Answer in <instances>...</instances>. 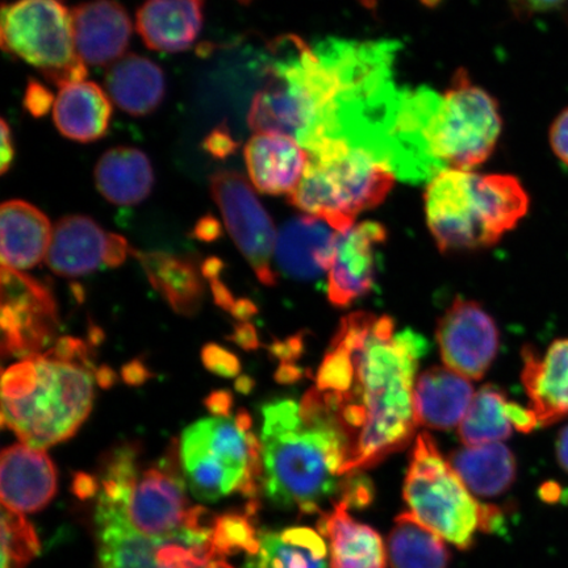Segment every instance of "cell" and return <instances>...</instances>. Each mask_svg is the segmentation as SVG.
Listing matches in <instances>:
<instances>
[{
    "instance_id": "1",
    "label": "cell",
    "mask_w": 568,
    "mask_h": 568,
    "mask_svg": "<svg viewBox=\"0 0 568 568\" xmlns=\"http://www.w3.org/2000/svg\"><path fill=\"white\" fill-rule=\"evenodd\" d=\"M428 341L393 317L354 312L341 320L316 375V393L343 433L346 474L407 447L416 429L414 393Z\"/></svg>"
},
{
    "instance_id": "2",
    "label": "cell",
    "mask_w": 568,
    "mask_h": 568,
    "mask_svg": "<svg viewBox=\"0 0 568 568\" xmlns=\"http://www.w3.org/2000/svg\"><path fill=\"white\" fill-rule=\"evenodd\" d=\"M262 491L275 507L324 514L347 477V443L315 388L301 404L276 400L262 408Z\"/></svg>"
},
{
    "instance_id": "3",
    "label": "cell",
    "mask_w": 568,
    "mask_h": 568,
    "mask_svg": "<svg viewBox=\"0 0 568 568\" xmlns=\"http://www.w3.org/2000/svg\"><path fill=\"white\" fill-rule=\"evenodd\" d=\"M94 402L88 366L47 353L10 366L2 378V425L21 444L44 450L73 437Z\"/></svg>"
},
{
    "instance_id": "4",
    "label": "cell",
    "mask_w": 568,
    "mask_h": 568,
    "mask_svg": "<svg viewBox=\"0 0 568 568\" xmlns=\"http://www.w3.org/2000/svg\"><path fill=\"white\" fill-rule=\"evenodd\" d=\"M426 222L439 251L494 245L527 216L530 199L518 178L443 169L425 190Z\"/></svg>"
},
{
    "instance_id": "5",
    "label": "cell",
    "mask_w": 568,
    "mask_h": 568,
    "mask_svg": "<svg viewBox=\"0 0 568 568\" xmlns=\"http://www.w3.org/2000/svg\"><path fill=\"white\" fill-rule=\"evenodd\" d=\"M407 120L418 151L436 173L485 163L503 128L496 99L474 84L465 69L456 71L443 95L426 89L410 92Z\"/></svg>"
},
{
    "instance_id": "6",
    "label": "cell",
    "mask_w": 568,
    "mask_h": 568,
    "mask_svg": "<svg viewBox=\"0 0 568 568\" xmlns=\"http://www.w3.org/2000/svg\"><path fill=\"white\" fill-rule=\"evenodd\" d=\"M181 450L172 447L161 464L141 470L138 446H118L102 465L99 496L116 506L133 529L151 538H170L204 527L213 518L191 507L181 475Z\"/></svg>"
},
{
    "instance_id": "7",
    "label": "cell",
    "mask_w": 568,
    "mask_h": 568,
    "mask_svg": "<svg viewBox=\"0 0 568 568\" xmlns=\"http://www.w3.org/2000/svg\"><path fill=\"white\" fill-rule=\"evenodd\" d=\"M308 154L288 202L336 232L351 230L361 212L379 205L394 187L396 174L388 163L346 140L325 139Z\"/></svg>"
},
{
    "instance_id": "8",
    "label": "cell",
    "mask_w": 568,
    "mask_h": 568,
    "mask_svg": "<svg viewBox=\"0 0 568 568\" xmlns=\"http://www.w3.org/2000/svg\"><path fill=\"white\" fill-rule=\"evenodd\" d=\"M184 480L195 499L215 503L233 494L257 497L262 447L246 410L234 418L209 417L190 425L181 439Z\"/></svg>"
},
{
    "instance_id": "9",
    "label": "cell",
    "mask_w": 568,
    "mask_h": 568,
    "mask_svg": "<svg viewBox=\"0 0 568 568\" xmlns=\"http://www.w3.org/2000/svg\"><path fill=\"white\" fill-rule=\"evenodd\" d=\"M409 513L459 550L470 549L480 530L483 504L474 499L428 433L418 435L403 487Z\"/></svg>"
},
{
    "instance_id": "10",
    "label": "cell",
    "mask_w": 568,
    "mask_h": 568,
    "mask_svg": "<svg viewBox=\"0 0 568 568\" xmlns=\"http://www.w3.org/2000/svg\"><path fill=\"white\" fill-rule=\"evenodd\" d=\"M0 38L4 52L40 70L60 89L88 77V65L77 53L71 12L60 0L4 3Z\"/></svg>"
},
{
    "instance_id": "11",
    "label": "cell",
    "mask_w": 568,
    "mask_h": 568,
    "mask_svg": "<svg viewBox=\"0 0 568 568\" xmlns=\"http://www.w3.org/2000/svg\"><path fill=\"white\" fill-rule=\"evenodd\" d=\"M216 520V517H215ZM191 528L170 538L133 529L116 506L98 497L95 523L99 568H202L215 558L213 527Z\"/></svg>"
},
{
    "instance_id": "12",
    "label": "cell",
    "mask_w": 568,
    "mask_h": 568,
    "mask_svg": "<svg viewBox=\"0 0 568 568\" xmlns=\"http://www.w3.org/2000/svg\"><path fill=\"white\" fill-rule=\"evenodd\" d=\"M210 183L213 201L222 211L234 244L257 278L266 286H275L276 274L272 262L278 234L251 184L243 174L233 170H220L211 176Z\"/></svg>"
},
{
    "instance_id": "13",
    "label": "cell",
    "mask_w": 568,
    "mask_h": 568,
    "mask_svg": "<svg viewBox=\"0 0 568 568\" xmlns=\"http://www.w3.org/2000/svg\"><path fill=\"white\" fill-rule=\"evenodd\" d=\"M57 305L44 284L2 266V354L19 358L41 355L57 332Z\"/></svg>"
},
{
    "instance_id": "14",
    "label": "cell",
    "mask_w": 568,
    "mask_h": 568,
    "mask_svg": "<svg viewBox=\"0 0 568 568\" xmlns=\"http://www.w3.org/2000/svg\"><path fill=\"white\" fill-rule=\"evenodd\" d=\"M437 341L447 368L479 381L499 351V331L478 303L460 300L450 305L437 326Z\"/></svg>"
},
{
    "instance_id": "15",
    "label": "cell",
    "mask_w": 568,
    "mask_h": 568,
    "mask_svg": "<svg viewBox=\"0 0 568 568\" xmlns=\"http://www.w3.org/2000/svg\"><path fill=\"white\" fill-rule=\"evenodd\" d=\"M131 252L124 237L105 232L88 216L71 215L54 225L47 264L57 275L73 278L123 265Z\"/></svg>"
},
{
    "instance_id": "16",
    "label": "cell",
    "mask_w": 568,
    "mask_h": 568,
    "mask_svg": "<svg viewBox=\"0 0 568 568\" xmlns=\"http://www.w3.org/2000/svg\"><path fill=\"white\" fill-rule=\"evenodd\" d=\"M387 231L375 222L353 225L338 232L328 270V297L337 307H346L371 293L375 281L376 253Z\"/></svg>"
},
{
    "instance_id": "17",
    "label": "cell",
    "mask_w": 568,
    "mask_h": 568,
    "mask_svg": "<svg viewBox=\"0 0 568 568\" xmlns=\"http://www.w3.org/2000/svg\"><path fill=\"white\" fill-rule=\"evenodd\" d=\"M0 487L3 508L20 515L39 513L59 487L53 460L44 450L21 443L7 447L0 460Z\"/></svg>"
},
{
    "instance_id": "18",
    "label": "cell",
    "mask_w": 568,
    "mask_h": 568,
    "mask_svg": "<svg viewBox=\"0 0 568 568\" xmlns=\"http://www.w3.org/2000/svg\"><path fill=\"white\" fill-rule=\"evenodd\" d=\"M71 19L77 53L87 65L106 67L123 59L132 38V23L118 0L78 4Z\"/></svg>"
},
{
    "instance_id": "19",
    "label": "cell",
    "mask_w": 568,
    "mask_h": 568,
    "mask_svg": "<svg viewBox=\"0 0 568 568\" xmlns=\"http://www.w3.org/2000/svg\"><path fill=\"white\" fill-rule=\"evenodd\" d=\"M521 381L539 426L568 416V337L559 338L542 355L531 347L523 351Z\"/></svg>"
},
{
    "instance_id": "20",
    "label": "cell",
    "mask_w": 568,
    "mask_h": 568,
    "mask_svg": "<svg viewBox=\"0 0 568 568\" xmlns=\"http://www.w3.org/2000/svg\"><path fill=\"white\" fill-rule=\"evenodd\" d=\"M244 155L254 187L267 195L293 193L310 160L300 142L280 133H255Z\"/></svg>"
},
{
    "instance_id": "21",
    "label": "cell",
    "mask_w": 568,
    "mask_h": 568,
    "mask_svg": "<svg viewBox=\"0 0 568 568\" xmlns=\"http://www.w3.org/2000/svg\"><path fill=\"white\" fill-rule=\"evenodd\" d=\"M337 233L316 217H295L276 237L275 261L283 274L296 281H312L328 273Z\"/></svg>"
},
{
    "instance_id": "22",
    "label": "cell",
    "mask_w": 568,
    "mask_h": 568,
    "mask_svg": "<svg viewBox=\"0 0 568 568\" xmlns=\"http://www.w3.org/2000/svg\"><path fill=\"white\" fill-rule=\"evenodd\" d=\"M205 0H146L138 11L136 28L152 51H189L201 34Z\"/></svg>"
},
{
    "instance_id": "23",
    "label": "cell",
    "mask_w": 568,
    "mask_h": 568,
    "mask_svg": "<svg viewBox=\"0 0 568 568\" xmlns=\"http://www.w3.org/2000/svg\"><path fill=\"white\" fill-rule=\"evenodd\" d=\"M317 529L328 541L331 568H387L388 554L379 532L355 521L344 504L325 510Z\"/></svg>"
},
{
    "instance_id": "24",
    "label": "cell",
    "mask_w": 568,
    "mask_h": 568,
    "mask_svg": "<svg viewBox=\"0 0 568 568\" xmlns=\"http://www.w3.org/2000/svg\"><path fill=\"white\" fill-rule=\"evenodd\" d=\"M473 399L474 388L465 376L447 367H432L415 385L416 424L449 430L464 420Z\"/></svg>"
},
{
    "instance_id": "25",
    "label": "cell",
    "mask_w": 568,
    "mask_h": 568,
    "mask_svg": "<svg viewBox=\"0 0 568 568\" xmlns=\"http://www.w3.org/2000/svg\"><path fill=\"white\" fill-rule=\"evenodd\" d=\"M0 234L2 266L21 272L47 257L53 231L38 207L24 201H9L0 209Z\"/></svg>"
},
{
    "instance_id": "26",
    "label": "cell",
    "mask_w": 568,
    "mask_h": 568,
    "mask_svg": "<svg viewBox=\"0 0 568 568\" xmlns=\"http://www.w3.org/2000/svg\"><path fill=\"white\" fill-rule=\"evenodd\" d=\"M112 105L94 82H77L60 89L53 106V120L62 136L78 142L101 140L109 131Z\"/></svg>"
},
{
    "instance_id": "27",
    "label": "cell",
    "mask_w": 568,
    "mask_h": 568,
    "mask_svg": "<svg viewBox=\"0 0 568 568\" xmlns=\"http://www.w3.org/2000/svg\"><path fill=\"white\" fill-rule=\"evenodd\" d=\"M105 89L120 110L132 116H146L165 98V74L145 57L126 54L106 71Z\"/></svg>"
},
{
    "instance_id": "28",
    "label": "cell",
    "mask_w": 568,
    "mask_h": 568,
    "mask_svg": "<svg viewBox=\"0 0 568 568\" xmlns=\"http://www.w3.org/2000/svg\"><path fill=\"white\" fill-rule=\"evenodd\" d=\"M95 183L99 193L113 204L144 202L154 183L151 160L136 148H112L97 163Z\"/></svg>"
},
{
    "instance_id": "29",
    "label": "cell",
    "mask_w": 568,
    "mask_h": 568,
    "mask_svg": "<svg viewBox=\"0 0 568 568\" xmlns=\"http://www.w3.org/2000/svg\"><path fill=\"white\" fill-rule=\"evenodd\" d=\"M328 545L318 531L291 527L260 532V548L244 568H328Z\"/></svg>"
},
{
    "instance_id": "30",
    "label": "cell",
    "mask_w": 568,
    "mask_h": 568,
    "mask_svg": "<svg viewBox=\"0 0 568 568\" xmlns=\"http://www.w3.org/2000/svg\"><path fill=\"white\" fill-rule=\"evenodd\" d=\"M132 253L140 260L152 286L176 314H196L203 301L204 284L203 274L193 262L168 253Z\"/></svg>"
},
{
    "instance_id": "31",
    "label": "cell",
    "mask_w": 568,
    "mask_h": 568,
    "mask_svg": "<svg viewBox=\"0 0 568 568\" xmlns=\"http://www.w3.org/2000/svg\"><path fill=\"white\" fill-rule=\"evenodd\" d=\"M527 417V408L509 402L503 390L488 385L474 396L470 408L459 424V437L466 446L504 442Z\"/></svg>"
},
{
    "instance_id": "32",
    "label": "cell",
    "mask_w": 568,
    "mask_h": 568,
    "mask_svg": "<svg viewBox=\"0 0 568 568\" xmlns=\"http://www.w3.org/2000/svg\"><path fill=\"white\" fill-rule=\"evenodd\" d=\"M454 470L475 495L495 497L507 493L516 480V458L500 443L466 446L450 458Z\"/></svg>"
},
{
    "instance_id": "33",
    "label": "cell",
    "mask_w": 568,
    "mask_h": 568,
    "mask_svg": "<svg viewBox=\"0 0 568 568\" xmlns=\"http://www.w3.org/2000/svg\"><path fill=\"white\" fill-rule=\"evenodd\" d=\"M445 542L414 515L404 513L395 518L388 536L390 568H447L450 551Z\"/></svg>"
},
{
    "instance_id": "34",
    "label": "cell",
    "mask_w": 568,
    "mask_h": 568,
    "mask_svg": "<svg viewBox=\"0 0 568 568\" xmlns=\"http://www.w3.org/2000/svg\"><path fill=\"white\" fill-rule=\"evenodd\" d=\"M253 513L229 514L216 517L213 527V551L215 558L245 551L253 556L260 548V532H255L251 516Z\"/></svg>"
},
{
    "instance_id": "35",
    "label": "cell",
    "mask_w": 568,
    "mask_h": 568,
    "mask_svg": "<svg viewBox=\"0 0 568 568\" xmlns=\"http://www.w3.org/2000/svg\"><path fill=\"white\" fill-rule=\"evenodd\" d=\"M3 568H21L38 554L40 545L23 515L3 508Z\"/></svg>"
},
{
    "instance_id": "36",
    "label": "cell",
    "mask_w": 568,
    "mask_h": 568,
    "mask_svg": "<svg viewBox=\"0 0 568 568\" xmlns=\"http://www.w3.org/2000/svg\"><path fill=\"white\" fill-rule=\"evenodd\" d=\"M374 486L371 479L362 471L347 474L337 503L344 504L347 509H365L374 500Z\"/></svg>"
},
{
    "instance_id": "37",
    "label": "cell",
    "mask_w": 568,
    "mask_h": 568,
    "mask_svg": "<svg viewBox=\"0 0 568 568\" xmlns=\"http://www.w3.org/2000/svg\"><path fill=\"white\" fill-rule=\"evenodd\" d=\"M202 361L211 373L224 376V378H234L241 372V364L236 355L216 344L203 347Z\"/></svg>"
},
{
    "instance_id": "38",
    "label": "cell",
    "mask_w": 568,
    "mask_h": 568,
    "mask_svg": "<svg viewBox=\"0 0 568 568\" xmlns=\"http://www.w3.org/2000/svg\"><path fill=\"white\" fill-rule=\"evenodd\" d=\"M240 144L225 124L213 128L207 138L203 141V149L211 158L225 160L236 153Z\"/></svg>"
},
{
    "instance_id": "39",
    "label": "cell",
    "mask_w": 568,
    "mask_h": 568,
    "mask_svg": "<svg viewBox=\"0 0 568 568\" xmlns=\"http://www.w3.org/2000/svg\"><path fill=\"white\" fill-rule=\"evenodd\" d=\"M507 3L517 19L529 20L564 10L568 0H507Z\"/></svg>"
},
{
    "instance_id": "40",
    "label": "cell",
    "mask_w": 568,
    "mask_h": 568,
    "mask_svg": "<svg viewBox=\"0 0 568 568\" xmlns=\"http://www.w3.org/2000/svg\"><path fill=\"white\" fill-rule=\"evenodd\" d=\"M24 106L34 118L45 116L54 106L55 99L52 91L41 84L39 81H28L24 95Z\"/></svg>"
},
{
    "instance_id": "41",
    "label": "cell",
    "mask_w": 568,
    "mask_h": 568,
    "mask_svg": "<svg viewBox=\"0 0 568 568\" xmlns=\"http://www.w3.org/2000/svg\"><path fill=\"white\" fill-rule=\"evenodd\" d=\"M549 144L554 155L568 168V106L554 119L549 130Z\"/></svg>"
},
{
    "instance_id": "42",
    "label": "cell",
    "mask_w": 568,
    "mask_h": 568,
    "mask_svg": "<svg viewBox=\"0 0 568 568\" xmlns=\"http://www.w3.org/2000/svg\"><path fill=\"white\" fill-rule=\"evenodd\" d=\"M205 407L215 416L230 417L233 407L232 394L229 390H215L205 399Z\"/></svg>"
},
{
    "instance_id": "43",
    "label": "cell",
    "mask_w": 568,
    "mask_h": 568,
    "mask_svg": "<svg viewBox=\"0 0 568 568\" xmlns=\"http://www.w3.org/2000/svg\"><path fill=\"white\" fill-rule=\"evenodd\" d=\"M16 159V146H13L12 133L6 120H2V149H0V173L9 172Z\"/></svg>"
},
{
    "instance_id": "44",
    "label": "cell",
    "mask_w": 568,
    "mask_h": 568,
    "mask_svg": "<svg viewBox=\"0 0 568 568\" xmlns=\"http://www.w3.org/2000/svg\"><path fill=\"white\" fill-rule=\"evenodd\" d=\"M232 341L241 347H244L245 351H254L260 346L257 332H255L254 326L247 322L241 323L234 328Z\"/></svg>"
},
{
    "instance_id": "45",
    "label": "cell",
    "mask_w": 568,
    "mask_h": 568,
    "mask_svg": "<svg viewBox=\"0 0 568 568\" xmlns=\"http://www.w3.org/2000/svg\"><path fill=\"white\" fill-rule=\"evenodd\" d=\"M194 234L196 239L205 241V243H212V241L217 240L220 234H222V225H220L215 217L210 215L204 216L199 220Z\"/></svg>"
},
{
    "instance_id": "46",
    "label": "cell",
    "mask_w": 568,
    "mask_h": 568,
    "mask_svg": "<svg viewBox=\"0 0 568 568\" xmlns=\"http://www.w3.org/2000/svg\"><path fill=\"white\" fill-rule=\"evenodd\" d=\"M149 378L148 368L140 361H132L123 368V379L128 385L140 386Z\"/></svg>"
},
{
    "instance_id": "47",
    "label": "cell",
    "mask_w": 568,
    "mask_h": 568,
    "mask_svg": "<svg viewBox=\"0 0 568 568\" xmlns=\"http://www.w3.org/2000/svg\"><path fill=\"white\" fill-rule=\"evenodd\" d=\"M211 282V290L213 297H215V302L220 307L232 311L233 305L236 304L237 301L233 300V295L231 291L226 288L223 282H220L219 278H213Z\"/></svg>"
},
{
    "instance_id": "48",
    "label": "cell",
    "mask_w": 568,
    "mask_h": 568,
    "mask_svg": "<svg viewBox=\"0 0 568 568\" xmlns=\"http://www.w3.org/2000/svg\"><path fill=\"white\" fill-rule=\"evenodd\" d=\"M556 447L558 464L568 474V425L559 432Z\"/></svg>"
},
{
    "instance_id": "49",
    "label": "cell",
    "mask_w": 568,
    "mask_h": 568,
    "mask_svg": "<svg viewBox=\"0 0 568 568\" xmlns=\"http://www.w3.org/2000/svg\"><path fill=\"white\" fill-rule=\"evenodd\" d=\"M231 314L245 323L248 318L253 317V315L257 314V307L248 300H240L233 305Z\"/></svg>"
},
{
    "instance_id": "50",
    "label": "cell",
    "mask_w": 568,
    "mask_h": 568,
    "mask_svg": "<svg viewBox=\"0 0 568 568\" xmlns=\"http://www.w3.org/2000/svg\"><path fill=\"white\" fill-rule=\"evenodd\" d=\"M223 264L222 261L217 258H210L204 262L202 266V273L205 278H209L210 281L213 278H217L220 272H222Z\"/></svg>"
},
{
    "instance_id": "51",
    "label": "cell",
    "mask_w": 568,
    "mask_h": 568,
    "mask_svg": "<svg viewBox=\"0 0 568 568\" xmlns=\"http://www.w3.org/2000/svg\"><path fill=\"white\" fill-rule=\"evenodd\" d=\"M97 381L103 388H109L115 383L116 374L109 367L99 368L97 372Z\"/></svg>"
},
{
    "instance_id": "52",
    "label": "cell",
    "mask_w": 568,
    "mask_h": 568,
    "mask_svg": "<svg viewBox=\"0 0 568 568\" xmlns=\"http://www.w3.org/2000/svg\"><path fill=\"white\" fill-rule=\"evenodd\" d=\"M254 383L252 378H248V376H241L239 381L236 382V388L240 390V393L248 394L253 389Z\"/></svg>"
},
{
    "instance_id": "53",
    "label": "cell",
    "mask_w": 568,
    "mask_h": 568,
    "mask_svg": "<svg viewBox=\"0 0 568 568\" xmlns=\"http://www.w3.org/2000/svg\"><path fill=\"white\" fill-rule=\"evenodd\" d=\"M205 568H233L229 564L223 562V560H216V562H211Z\"/></svg>"
},
{
    "instance_id": "54",
    "label": "cell",
    "mask_w": 568,
    "mask_h": 568,
    "mask_svg": "<svg viewBox=\"0 0 568 568\" xmlns=\"http://www.w3.org/2000/svg\"><path fill=\"white\" fill-rule=\"evenodd\" d=\"M420 2L424 6L429 7V9H435V7L442 3V0H420Z\"/></svg>"
},
{
    "instance_id": "55",
    "label": "cell",
    "mask_w": 568,
    "mask_h": 568,
    "mask_svg": "<svg viewBox=\"0 0 568 568\" xmlns=\"http://www.w3.org/2000/svg\"><path fill=\"white\" fill-rule=\"evenodd\" d=\"M241 4H248L252 2V0H237Z\"/></svg>"
}]
</instances>
